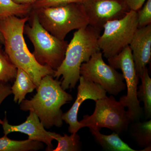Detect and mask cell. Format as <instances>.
Masks as SVG:
<instances>
[{
    "label": "cell",
    "instance_id": "cell-24",
    "mask_svg": "<svg viewBox=\"0 0 151 151\" xmlns=\"http://www.w3.org/2000/svg\"><path fill=\"white\" fill-rule=\"evenodd\" d=\"M12 94L11 86L9 82L0 81V106L6 98ZM2 122L3 120L0 119V124Z\"/></svg>",
    "mask_w": 151,
    "mask_h": 151
},
{
    "label": "cell",
    "instance_id": "cell-6",
    "mask_svg": "<svg viewBox=\"0 0 151 151\" xmlns=\"http://www.w3.org/2000/svg\"><path fill=\"white\" fill-rule=\"evenodd\" d=\"M95 102V109L92 115H86L80 121L82 127L100 131L108 128L118 134L126 132L132 123L125 107L113 95L99 99Z\"/></svg>",
    "mask_w": 151,
    "mask_h": 151
},
{
    "label": "cell",
    "instance_id": "cell-5",
    "mask_svg": "<svg viewBox=\"0 0 151 151\" xmlns=\"http://www.w3.org/2000/svg\"><path fill=\"white\" fill-rule=\"evenodd\" d=\"M29 21L30 25H25L24 34L33 45V55L41 65H47L56 70L64 59L68 42L59 39L45 29L32 9Z\"/></svg>",
    "mask_w": 151,
    "mask_h": 151
},
{
    "label": "cell",
    "instance_id": "cell-12",
    "mask_svg": "<svg viewBox=\"0 0 151 151\" xmlns=\"http://www.w3.org/2000/svg\"><path fill=\"white\" fill-rule=\"evenodd\" d=\"M1 125L2 126L4 135H8L13 132L24 133L28 135L29 139L46 144L47 151L53 150L52 141L54 140L55 132L46 131L38 116L32 111H29V115L25 122L18 125H12L9 124L5 112V118Z\"/></svg>",
    "mask_w": 151,
    "mask_h": 151
},
{
    "label": "cell",
    "instance_id": "cell-4",
    "mask_svg": "<svg viewBox=\"0 0 151 151\" xmlns=\"http://www.w3.org/2000/svg\"><path fill=\"white\" fill-rule=\"evenodd\" d=\"M32 10L42 27L61 40H65L66 36L71 31L89 25V19L81 3H71Z\"/></svg>",
    "mask_w": 151,
    "mask_h": 151
},
{
    "label": "cell",
    "instance_id": "cell-14",
    "mask_svg": "<svg viewBox=\"0 0 151 151\" xmlns=\"http://www.w3.org/2000/svg\"><path fill=\"white\" fill-rule=\"evenodd\" d=\"M15 80L13 85L11 86V89L14 95V102L20 104L25 99L27 94L37 89V86L29 76L21 68H17Z\"/></svg>",
    "mask_w": 151,
    "mask_h": 151
},
{
    "label": "cell",
    "instance_id": "cell-16",
    "mask_svg": "<svg viewBox=\"0 0 151 151\" xmlns=\"http://www.w3.org/2000/svg\"><path fill=\"white\" fill-rule=\"evenodd\" d=\"M44 148L42 142L28 139L23 141L11 139L7 135L0 138V151H37Z\"/></svg>",
    "mask_w": 151,
    "mask_h": 151
},
{
    "label": "cell",
    "instance_id": "cell-17",
    "mask_svg": "<svg viewBox=\"0 0 151 151\" xmlns=\"http://www.w3.org/2000/svg\"><path fill=\"white\" fill-rule=\"evenodd\" d=\"M133 122L130 127V133L138 145L144 149L151 147V120Z\"/></svg>",
    "mask_w": 151,
    "mask_h": 151
},
{
    "label": "cell",
    "instance_id": "cell-27",
    "mask_svg": "<svg viewBox=\"0 0 151 151\" xmlns=\"http://www.w3.org/2000/svg\"><path fill=\"white\" fill-rule=\"evenodd\" d=\"M0 42L2 44H4V37L2 33L1 32V30H0Z\"/></svg>",
    "mask_w": 151,
    "mask_h": 151
},
{
    "label": "cell",
    "instance_id": "cell-18",
    "mask_svg": "<svg viewBox=\"0 0 151 151\" xmlns=\"http://www.w3.org/2000/svg\"><path fill=\"white\" fill-rule=\"evenodd\" d=\"M141 84L138 87L137 97L139 102H143L145 116L147 119L151 117V78L146 67L141 76Z\"/></svg>",
    "mask_w": 151,
    "mask_h": 151
},
{
    "label": "cell",
    "instance_id": "cell-7",
    "mask_svg": "<svg viewBox=\"0 0 151 151\" xmlns=\"http://www.w3.org/2000/svg\"><path fill=\"white\" fill-rule=\"evenodd\" d=\"M138 28L136 11L130 10L122 18L107 22L98 39V46L104 56L108 59L129 45Z\"/></svg>",
    "mask_w": 151,
    "mask_h": 151
},
{
    "label": "cell",
    "instance_id": "cell-1",
    "mask_svg": "<svg viewBox=\"0 0 151 151\" xmlns=\"http://www.w3.org/2000/svg\"><path fill=\"white\" fill-rule=\"evenodd\" d=\"M29 19V15L9 17L0 21V30L6 53L17 68L28 73L37 88L43 77L47 75L53 76L55 70L38 63L29 50L24 37V28Z\"/></svg>",
    "mask_w": 151,
    "mask_h": 151
},
{
    "label": "cell",
    "instance_id": "cell-10",
    "mask_svg": "<svg viewBox=\"0 0 151 151\" xmlns=\"http://www.w3.org/2000/svg\"><path fill=\"white\" fill-rule=\"evenodd\" d=\"M82 4L89 25L100 31L107 22L122 18L130 11L122 0H86Z\"/></svg>",
    "mask_w": 151,
    "mask_h": 151
},
{
    "label": "cell",
    "instance_id": "cell-13",
    "mask_svg": "<svg viewBox=\"0 0 151 151\" xmlns=\"http://www.w3.org/2000/svg\"><path fill=\"white\" fill-rule=\"evenodd\" d=\"M135 69L139 78L142 75L151 56V24L138 28L129 45Z\"/></svg>",
    "mask_w": 151,
    "mask_h": 151
},
{
    "label": "cell",
    "instance_id": "cell-25",
    "mask_svg": "<svg viewBox=\"0 0 151 151\" xmlns=\"http://www.w3.org/2000/svg\"><path fill=\"white\" fill-rule=\"evenodd\" d=\"M130 10L137 11L142 6L147 0H122Z\"/></svg>",
    "mask_w": 151,
    "mask_h": 151
},
{
    "label": "cell",
    "instance_id": "cell-23",
    "mask_svg": "<svg viewBox=\"0 0 151 151\" xmlns=\"http://www.w3.org/2000/svg\"><path fill=\"white\" fill-rule=\"evenodd\" d=\"M86 0H39L32 5V9L55 6L71 3L83 4Z\"/></svg>",
    "mask_w": 151,
    "mask_h": 151
},
{
    "label": "cell",
    "instance_id": "cell-21",
    "mask_svg": "<svg viewBox=\"0 0 151 151\" xmlns=\"http://www.w3.org/2000/svg\"><path fill=\"white\" fill-rule=\"evenodd\" d=\"M0 42V81H13L16 77L17 68L12 62L5 51L2 49Z\"/></svg>",
    "mask_w": 151,
    "mask_h": 151
},
{
    "label": "cell",
    "instance_id": "cell-22",
    "mask_svg": "<svg viewBox=\"0 0 151 151\" xmlns=\"http://www.w3.org/2000/svg\"><path fill=\"white\" fill-rule=\"evenodd\" d=\"M138 28L151 24V0H147L142 6L137 11Z\"/></svg>",
    "mask_w": 151,
    "mask_h": 151
},
{
    "label": "cell",
    "instance_id": "cell-9",
    "mask_svg": "<svg viewBox=\"0 0 151 151\" xmlns=\"http://www.w3.org/2000/svg\"><path fill=\"white\" fill-rule=\"evenodd\" d=\"M101 51L92 55L87 62L81 64L80 76L100 85L106 92L116 96L126 88L122 73H119L103 60Z\"/></svg>",
    "mask_w": 151,
    "mask_h": 151
},
{
    "label": "cell",
    "instance_id": "cell-26",
    "mask_svg": "<svg viewBox=\"0 0 151 151\" xmlns=\"http://www.w3.org/2000/svg\"><path fill=\"white\" fill-rule=\"evenodd\" d=\"M14 2L20 4H28L32 5L39 0H13Z\"/></svg>",
    "mask_w": 151,
    "mask_h": 151
},
{
    "label": "cell",
    "instance_id": "cell-19",
    "mask_svg": "<svg viewBox=\"0 0 151 151\" xmlns=\"http://www.w3.org/2000/svg\"><path fill=\"white\" fill-rule=\"evenodd\" d=\"M32 5L20 4L13 0H0V21L11 16L23 17L29 16Z\"/></svg>",
    "mask_w": 151,
    "mask_h": 151
},
{
    "label": "cell",
    "instance_id": "cell-2",
    "mask_svg": "<svg viewBox=\"0 0 151 151\" xmlns=\"http://www.w3.org/2000/svg\"><path fill=\"white\" fill-rule=\"evenodd\" d=\"M37 91L30 100L22 101L20 104L21 110L35 113L47 129L62 127L63 113L61 108L72 101V95L62 89L61 81L50 75L42 78Z\"/></svg>",
    "mask_w": 151,
    "mask_h": 151
},
{
    "label": "cell",
    "instance_id": "cell-20",
    "mask_svg": "<svg viewBox=\"0 0 151 151\" xmlns=\"http://www.w3.org/2000/svg\"><path fill=\"white\" fill-rule=\"evenodd\" d=\"M70 136L63 134L62 136L55 133L54 139L58 142L56 148L52 151H78L81 148L80 137L76 133L71 134Z\"/></svg>",
    "mask_w": 151,
    "mask_h": 151
},
{
    "label": "cell",
    "instance_id": "cell-11",
    "mask_svg": "<svg viewBox=\"0 0 151 151\" xmlns=\"http://www.w3.org/2000/svg\"><path fill=\"white\" fill-rule=\"evenodd\" d=\"M79 84L77 88V94L72 107L62 116L63 121L69 125L68 132L71 134L76 133L82 127L77 120L78 111L84 101L92 100L94 101L107 96V92L99 84L94 83L80 76Z\"/></svg>",
    "mask_w": 151,
    "mask_h": 151
},
{
    "label": "cell",
    "instance_id": "cell-8",
    "mask_svg": "<svg viewBox=\"0 0 151 151\" xmlns=\"http://www.w3.org/2000/svg\"><path fill=\"white\" fill-rule=\"evenodd\" d=\"M108 60L112 67L122 70L126 82L127 94L120 98V102L127 108V114L131 122L139 121L142 114V108L137 95L139 78L136 72L129 46L126 47L119 54L108 58Z\"/></svg>",
    "mask_w": 151,
    "mask_h": 151
},
{
    "label": "cell",
    "instance_id": "cell-15",
    "mask_svg": "<svg viewBox=\"0 0 151 151\" xmlns=\"http://www.w3.org/2000/svg\"><path fill=\"white\" fill-rule=\"evenodd\" d=\"M96 142L105 150L110 151H137L130 147L119 137V134L113 132L111 135H104L100 131L89 129Z\"/></svg>",
    "mask_w": 151,
    "mask_h": 151
},
{
    "label": "cell",
    "instance_id": "cell-3",
    "mask_svg": "<svg viewBox=\"0 0 151 151\" xmlns=\"http://www.w3.org/2000/svg\"><path fill=\"white\" fill-rule=\"evenodd\" d=\"M100 32L88 25L73 34L68 45L64 59L53 75L57 79L62 76L61 86L63 90L75 87L80 77L81 64L88 61L94 53L100 51L98 45Z\"/></svg>",
    "mask_w": 151,
    "mask_h": 151
}]
</instances>
